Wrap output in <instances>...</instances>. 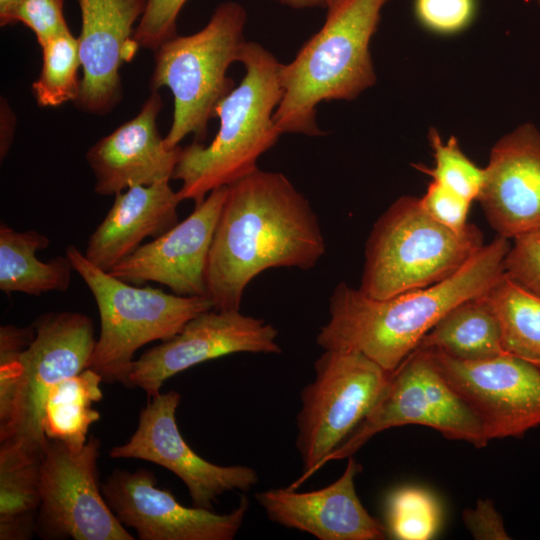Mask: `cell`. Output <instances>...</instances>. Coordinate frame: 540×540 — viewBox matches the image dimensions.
Wrapping results in <instances>:
<instances>
[{
  "label": "cell",
  "mask_w": 540,
  "mask_h": 540,
  "mask_svg": "<svg viewBox=\"0 0 540 540\" xmlns=\"http://www.w3.org/2000/svg\"><path fill=\"white\" fill-rule=\"evenodd\" d=\"M181 202L169 181L130 187L115 195L104 219L90 235L85 257L109 272L148 237H159L178 222Z\"/></svg>",
  "instance_id": "cell-21"
},
{
  "label": "cell",
  "mask_w": 540,
  "mask_h": 540,
  "mask_svg": "<svg viewBox=\"0 0 540 540\" xmlns=\"http://www.w3.org/2000/svg\"><path fill=\"white\" fill-rule=\"evenodd\" d=\"M361 466L350 456L343 474L332 484L310 492L278 488L258 492L268 518L320 540H381L387 528L369 514L355 489Z\"/></svg>",
  "instance_id": "cell-19"
},
{
  "label": "cell",
  "mask_w": 540,
  "mask_h": 540,
  "mask_svg": "<svg viewBox=\"0 0 540 540\" xmlns=\"http://www.w3.org/2000/svg\"><path fill=\"white\" fill-rule=\"evenodd\" d=\"M227 186L211 191L193 212L140 245L109 273L134 285L157 282L180 296H208L206 268Z\"/></svg>",
  "instance_id": "cell-16"
},
{
  "label": "cell",
  "mask_w": 540,
  "mask_h": 540,
  "mask_svg": "<svg viewBox=\"0 0 540 540\" xmlns=\"http://www.w3.org/2000/svg\"><path fill=\"white\" fill-rule=\"evenodd\" d=\"M391 372L364 354L328 349L315 362V378L301 392L296 447L303 474L297 489L365 418L385 390Z\"/></svg>",
  "instance_id": "cell-9"
},
{
  "label": "cell",
  "mask_w": 540,
  "mask_h": 540,
  "mask_svg": "<svg viewBox=\"0 0 540 540\" xmlns=\"http://www.w3.org/2000/svg\"><path fill=\"white\" fill-rule=\"evenodd\" d=\"M326 250L309 200L281 172L256 169L227 186L206 268L215 310H240L248 284L270 268L309 270Z\"/></svg>",
  "instance_id": "cell-1"
},
{
  "label": "cell",
  "mask_w": 540,
  "mask_h": 540,
  "mask_svg": "<svg viewBox=\"0 0 540 540\" xmlns=\"http://www.w3.org/2000/svg\"><path fill=\"white\" fill-rule=\"evenodd\" d=\"M64 0H20L6 25L21 22L30 28L42 47L51 38L69 31L63 13Z\"/></svg>",
  "instance_id": "cell-31"
},
{
  "label": "cell",
  "mask_w": 540,
  "mask_h": 540,
  "mask_svg": "<svg viewBox=\"0 0 540 540\" xmlns=\"http://www.w3.org/2000/svg\"><path fill=\"white\" fill-rule=\"evenodd\" d=\"M509 249V239L497 235L450 277L386 299L342 282L330 296V317L316 342L324 350L360 352L393 372L449 310L499 280Z\"/></svg>",
  "instance_id": "cell-2"
},
{
  "label": "cell",
  "mask_w": 540,
  "mask_h": 540,
  "mask_svg": "<svg viewBox=\"0 0 540 540\" xmlns=\"http://www.w3.org/2000/svg\"><path fill=\"white\" fill-rule=\"evenodd\" d=\"M478 200L490 226L507 239L540 231V131L524 123L491 149Z\"/></svg>",
  "instance_id": "cell-18"
},
{
  "label": "cell",
  "mask_w": 540,
  "mask_h": 540,
  "mask_svg": "<svg viewBox=\"0 0 540 540\" xmlns=\"http://www.w3.org/2000/svg\"><path fill=\"white\" fill-rule=\"evenodd\" d=\"M66 256L92 293L100 317V335L89 369L104 382L129 386L135 352L177 335L192 318L213 309L208 296H180L161 288L137 287L93 265L76 246Z\"/></svg>",
  "instance_id": "cell-8"
},
{
  "label": "cell",
  "mask_w": 540,
  "mask_h": 540,
  "mask_svg": "<svg viewBox=\"0 0 540 540\" xmlns=\"http://www.w3.org/2000/svg\"><path fill=\"white\" fill-rule=\"evenodd\" d=\"M277 336L274 326L240 310L202 312L173 338L134 360L129 387L141 388L150 399L167 379L202 362L240 352L280 353Z\"/></svg>",
  "instance_id": "cell-13"
},
{
  "label": "cell",
  "mask_w": 540,
  "mask_h": 540,
  "mask_svg": "<svg viewBox=\"0 0 540 540\" xmlns=\"http://www.w3.org/2000/svg\"><path fill=\"white\" fill-rule=\"evenodd\" d=\"M441 515L440 504L430 491L401 487L387 499V532L399 540H428L437 533Z\"/></svg>",
  "instance_id": "cell-28"
},
{
  "label": "cell",
  "mask_w": 540,
  "mask_h": 540,
  "mask_svg": "<svg viewBox=\"0 0 540 540\" xmlns=\"http://www.w3.org/2000/svg\"><path fill=\"white\" fill-rule=\"evenodd\" d=\"M416 349L436 350L464 361H480L506 354L498 320L483 294L449 310L422 338Z\"/></svg>",
  "instance_id": "cell-23"
},
{
  "label": "cell",
  "mask_w": 540,
  "mask_h": 540,
  "mask_svg": "<svg viewBox=\"0 0 540 540\" xmlns=\"http://www.w3.org/2000/svg\"><path fill=\"white\" fill-rule=\"evenodd\" d=\"M428 350L453 390L482 423L488 441L520 437L540 425V368L510 354L464 361Z\"/></svg>",
  "instance_id": "cell-12"
},
{
  "label": "cell",
  "mask_w": 540,
  "mask_h": 540,
  "mask_svg": "<svg viewBox=\"0 0 540 540\" xmlns=\"http://www.w3.org/2000/svg\"><path fill=\"white\" fill-rule=\"evenodd\" d=\"M239 62L245 73L216 106L219 129L208 145L194 141L181 149L172 179L180 180L181 201L200 204L214 189L258 169L257 161L281 134L274 113L282 98V63L261 44L246 41Z\"/></svg>",
  "instance_id": "cell-4"
},
{
  "label": "cell",
  "mask_w": 540,
  "mask_h": 540,
  "mask_svg": "<svg viewBox=\"0 0 540 540\" xmlns=\"http://www.w3.org/2000/svg\"><path fill=\"white\" fill-rule=\"evenodd\" d=\"M247 22L245 8L234 1L219 4L198 32L178 36L155 50L152 91L167 87L173 95L171 127L165 146L174 149L189 134L201 142L218 103L235 87L227 71L239 62Z\"/></svg>",
  "instance_id": "cell-7"
},
{
  "label": "cell",
  "mask_w": 540,
  "mask_h": 540,
  "mask_svg": "<svg viewBox=\"0 0 540 540\" xmlns=\"http://www.w3.org/2000/svg\"><path fill=\"white\" fill-rule=\"evenodd\" d=\"M81 32L78 41L83 76L75 105L92 114L105 115L121 98L119 70L138 44L134 24L146 0H78Z\"/></svg>",
  "instance_id": "cell-17"
},
{
  "label": "cell",
  "mask_w": 540,
  "mask_h": 540,
  "mask_svg": "<svg viewBox=\"0 0 540 540\" xmlns=\"http://www.w3.org/2000/svg\"><path fill=\"white\" fill-rule=\"evenodd\" d=\"M20 0H0V24L6 26L7 19Z\"/></svg>",
  "instance_id": "cell-37"
},
{
  "label": "cell",
  "mask_w": 540,
  "mask_h": 540,
  "mask_svg": "<svg viewBox=\"0 0 540 540\" xmlns=\"http://www.w3.org/2000/svg\"><path fill=\"white\" fill-rule=\"evenodd\" d=\"M162 100L156 91L139 113L98 140L86 153L99 195H116L133 186L170 181L181 147L168 149L157 127Z\"/></svg>",
  "instance_id": "cell-20"
},
{
  "label": "cell",
  "mask_w": 540,
  "mask_h": 540,
  "mask_svg": "<svg viewBox=\"0 0 540 540\" xmlns=\"http://www.w3.org/2000/svg\"><path fill=\"white\" fill-rule=\"evenodd\" d=\"M504 272L523 287L540 295V231L513 238L504 259Z\"/></svg>",
  "instance_id": "cell-33"
},
{
  "label": "cell",
  "mask_w": 540,
  "mask_h": 540,
  "mask_svg": "<svg viewBox=\"0 0 540 540\" xmlns=\"http://www.w3.org/2000/svg\"><path fill=\"white\" fill-rule=\"evenodd\" d=\"M101 442L91 436L79 450L49 440L41 459V503L35 534L43 539L133 540L98 485Z\"/></svg>",
  "instance_id": "cell-11"
},
{
  "label": "cell",
  "mask_w": 540,
  "mask_h": 540,
  "mask_svg": "<svg viewBox=\"0 0 540 540\" xmlns=\"http://www.w3.org/2000/svg\"><path fill=\"white\" fill-rule=\"evenodd\" d=\"M78 41L72 33H61L42 46V68L32 88L37 103L57 107L76 101L81 87Z\"/></svg>",
  "instance_id": "cell-27"
},
{
  "label": "cell",
  "mask_w": 540,
  "mask_h": 540,
  "mask_svg": "<svg viewBox=\"0 0 540 540\" xmlns=\"http://www.w3.org/2000/svg\"><path fill=\"white\" fill-rule=\"evenodd\" d=\"M41 459L0 452V540L35 533L41 503Z\"/></svg>",
  "instance_id": "cell-26"
},
{
  "label": "cell",
  "mask_w": 540,
  "mask_h": 540,
  "mask_svg": "<svg viewBox=\"0 0 540 540\" xmlns=\"http://www.w3.org/2000/svg\"><path fill=\"white\" fill-rule=\"evenodd\" d=\"M414 15L429 32L453 35L462 32L473 22L477 0H414Z\"/></svg>",
  "instance_id": "cell-30"
},
{
  "label": "cell",
  "mask_w": 540,
  "mask_h": 540,
  "mask_svg": "<svg viewBox=\"0 0 540 540\" xmlns=\"http://www.w3.org/2000/svg\"><path fill=\"white\" fill-rule=\"evenodd\" d=\"M146 469L114 470L102 484L103 496L118 520L140 540H231L248 511L243 496L227 514L179 503L169 490L157 487Z\"/></svg>",
  "instance_id": "cell-14"
},
{
  "label": "cell",
  "mask_w": 540,
  "mask_h": 540,
  "mask_svg": "<svg viewBox=\"0 0 540 540\" xmlns=\"http://www.w3.org/2000/svg\"><path fill=\"white\" fill-rule=\"evenodd\" d=\"M428 140L435 165L433 168L425 165L415 167L463 198L471 202L478 200L485 179L484 168H479L463 153L455 136L444 143L437 130L431 128Z\"/></svg>",
  "instance_id": "cell-29"
},
{
  "label": "cell",
  "mask_w": 540,
  "mask_h": 540,
  "mask_svg": "<svg viewBox=\"0 0 540 540\" xmlns=\"http://www.w3.org/2000/svg\"><path fill=\"white\" fill-rule=\"evenodd\" d=\"M483 297L498 320L504 351L540 368V295L504 272Z\"/></svg>",
  "instance_id": "cell-25"
},
{
  "label": "cell",
  "mask_w": 540,
  "mask_h": 540,
  "mask_svg": "<svg viewBox=\"0 0 540 540\" xmlns=\"http://www.w3.org/2000/svg\"><path fill=\"white\" fill-rule=\"evenodd\" d=\"M180 400L176 391L148 399L134 434L125 444L113 447L110 457L142 459L170 470L184 482L193 506L199 508L212 509L216 499L228 491L252 488L258 482L254 469L211 463L185 442L175 417Z\"/></svg>",
  "instance_id": "cell-15"
},
{
  "label": "cell",
  "mask_w": 540,
  "mask_h": 540,
  "mask_svg": "<svg viewBox=\"0 0 540 540\" xmlns=\"http://www.w3.org/2000/svg\"><path fill=\"white\" fill-rule=\"evenodd\" d=\"M420 202L434 220L447 228L462 231L468 225L472 202L436 181L429 183Z\"/></svg>",
  "instance_id": "cell-34"
},
{
  "label": "cell",
  "mask_w": 540,
  "mask_h": 540,
  "mask_svg": "<svg viewBox=\"0 0 540 540\" xmlns=\"http://www.w3.org/2000/svg\"><path fill=\"white\" fill-rule=\"evenodd\" d=\"M482 246L483 234L475 225L454 231L434 220L420 198L402 196L374 223L359 289L386 299L433 285L453 275Z\"/></svg>",
  "instance_id": "cell-6"
},
{
  "label": "cell",
  "mask_w": 540,
  "mask_h": 540,
  "mask_svg": "<svg viewBox=\"0 0 540 540\" xmlns=\"http://www.w3.org/2000/svg\"><path fill=\"white\" fill-rule=\"evenodd\" d=\"M49 243V238L36 230L17 231L1 223L0 289L4 293L39 296L69 288L73 267L66 255L47 262L37 258L36 253Z\"/></svg>",
  "instance_id": "cell-22"
},
{
  "label": "cell",
  "mask_w": 540,
  "mask_h": 540,
  "mask_svg": "<svg viewBox=\"0 0 540 540\" xmlns=\"http://www.w3.org/2000/svg\"><path fill=\"white\" fill-rule=\"evenodd\" d=\"M294 9L324 8L327 0H273Z\"/></svg>",
  "instance_id": "cell-36"
},
{
  "label": "cell",
  "mask_w": 540,
  "mask_h": 540,
  "mask_svg": "<svg viewBox=\"0 0 540 540\" xmlns=\"http://www.w3.org/2000/svg\"><path fill=\"white\" fill-rule=\"evenodd\" d=\"M537 2V4L540 6V0H535Z\"/></svg>",
  "instance_id": "cell-38"
},
{
  "label": "cell",
  "mask_w": 540,
  "mask_h": 540,
  "mask_svg": "<svg viewBox=\"0 0 540 540\" xmlns=\"http://www.w3.org/2000/svg\"><path fill=\"white\" fill-rule=\"evenodd\" d=\"M102 381L97 372L86 368L52 387L43 416V430L49 440L73 450L86 444L89 427L100 418L92 405L102 399Z\"/></svg>",
  "instance_id": "cell-24"
},
{
  "label": "cell",
  "mask_w": 540,
  "mask_h": 540,
  "mask_svg": "<svg viewBox=\"0 0 540 540\" xmlns=\"http://www.w3.org/2000/svg\"><path fill=\"white\" fill-rule=\"evenodd\" d=\"M411 424L433 428L476 448L488 443L479 418L438 371L429 351L415 349L391 372L380 398L321 467L353 456L379 432Z\"/></svg>",
  "instance_id": "cell-10"
},
{
  "label": "cell",
  "mask_w": 540,
  "mask_h": 540,
  "mask_svg": "<svg viewBox=\"0 0 540 540\" xmlns=\"http://www.w3.org/2000/svg\"><path fill=\"white\" fill-rule=\"evenodd\" d=\"M186 1L146 0L133 36L138 46L155 51L162 43L175 37L177 18Z\"/></svg>",
  "instance_id": "cell-32"
},
{
  "label": "cell",
  "mask_w": 540,
  "mask_h": 540,
  "mask_svg": "<svg viewBox=\"0 0 540 540\" xmlns=\"http://www.w3.org/2000/svg\"><path fill=\"white\" fill-rule=\"evenodd\" d=\"M463 521L476 539L505 540L510 538L500 515L489 499L479 500L475 508L465 510Z\"/></svg>",
  "instance_id": "cell-35"
},
{
  "label": "cell",
  "mask_w": 540,
  "mask_h": 540,
  "mask_svg": "<svg viewBox=\"0 0 540 540\" xmlns=\"http://www.w3.org/2000/svg\"><path fill=\"white\" fill-rule=\"evenodd\" d=\"M18 355L0 356V452L42 459L49 444L43 416L52 387L88 367L96 338L79 312H47Z\"/></svg>",
  "instance_id": "cell-5"
},
{
  "label": "cell",
  "mask_w": 540,
  "mask_h": 540,
  "mask_svg": "<svg viewBox=\"0 0 540 540\" xmlns=\"http://www.w3.org/2000/svg\"><path fill=\"white\" fill-rule=\"evenodd\" d=\"M390 0H327L324 23L281 66L282 98L274 125L282 134L323 136L317 106L352 101L376 83L370 42Z\"/></svg>",
  "instance_id": "cell-3"
}]
</instances>
